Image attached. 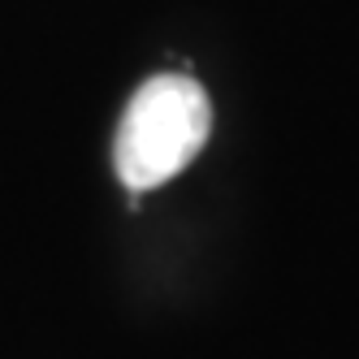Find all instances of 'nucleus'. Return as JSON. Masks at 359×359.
Wrapping results in <instances>:
<instances>
[{"mask_svg":"<svg viewBox=\"0 0 359 359\" xmlns=\"http://www.w3.org/2000/svg\"><path fill=\"white\" fill-rule=\"evenodd\" d=\"M208 126L212 109L195 79H187V74L147 79L126 104L113 139L117 177L130 191L165 187L199 156V147L208 143Z\"/></svg>","mask_w":359,"mask_h":359,"instance_id":"nucleus-1","label":"nucleus"}]
</instances>
